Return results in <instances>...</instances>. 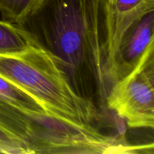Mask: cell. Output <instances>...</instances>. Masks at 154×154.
<instances>
[{"label": "cell", "mask_w": 154, "mask_h": 154, "mask_svg": "<svg viewBox=\"0 0 154 154\" xmlns=\"http://www.w3.org/2000/svg\"><path fill=\"white\" fill-rule=\"evenodd\" d=\"M153 11L137 23L122 40L108 76L110 87L127 76L147 56L154 52Z\"/></svg>", "instance_id": "obj_5"}, {"label": "cell", "mask_w": 154, "mask_h": 154, "mask_svg": "<svg viewBox=\"0 0 154 154\" xmlns=\"http://www.w3.org/2000/svg\"><path fill=\"white\" fill-rule=\"evenodd\" d=\"M43 1H44V0H38V2H37V5H36L35 10V11H34V12H35L36 11H37L38 9V8L40 7V5H42V2H43Z\"/></svg>", "instance_id": "obj_10"}, {"label": "cell", "mask_w": 154, "mask_h": 154, "mask_svg": "<svg viewBox=\"0 0 154 154\" xmlns=\"http://www.w3.org/2000/svg\"><path fill=\"white\" fill-rule=\"evenodd\" d=\"M0 100L4 101L35 120L48 115L35 99L2 77H0Z\"/></svg>", "instance_id": "obj_8"}, {"label": "cell", "mask_w": 154, "mask_h": 154, "mask_svg": "<svg viewBox=\"0 0 154 154\" xmlns=\"http://www.w3.org/2000/svg\"><path fill=\"white\" fill-rule=\"evenodd\" d=\"M26 23L54 56L78 96L106 108L102 0H44Z\"/></svg>", "instance_id": "obj_1"}, {"label": "cell", "mask_w": 154, "mask_h": 154, "mask_svg": "<svg viewBox=\"0 0 154 154\" xmlns=\"http://www.w3.org/2000/svg\"><path fill=\"white\" fill-rule=\"evenodd\" d=\"M0 77L35 99L51 117L84 132H99L94 123L101 111L75 93L54 56L41 44L0 54Z\"/></svg>", "instance_id": "obj_2"}, {"label": "cell", "mask_w": 154, "mask_h": 154, "mask_svg": "<svg viewBox=\"0 0 154 154\" xmlns=\"http://www.w3.org/2000/svg\"><path fill=\"white\" fill-rule=\"evenodd\" d=\"M102 8L108 81L122 40L137 23L149 12L153 11L154 0H102Z\"/></svg>", "instance_id": "obj_4"}, {"label": "cell", "mask_w": 154, "mask_h": 154, "mask_svg": "<svg viewBox=\"0 0 154 154\" xmlns=\"http://www.w3.org/2000/svg\"><path fill=\"white\" fill-rule=\"evenodd\" d=\"M0 153H1V152H0Z\"/></svg>", "instance_id": "obj_11"}, {"label": "cell", "mask_w": 154, "mask_h": 154, "mask_svg": "<svg viewBox=\"0 0 154 154\" xmlns=\"http://www.w3.org/2000/svg\"><path fill=\"white\" fill-rule=\"evenodd\" d=\"M106 108L132 129L154 126V52L127 76L111 85Z\"/></svg>", "instance_id": "obj_3"}, {"label": "cell", "mask_w": 154, "mask_h": 154, "mask_svg": "<svg viewBox=\"0 0 154 154\" xmlns=\"http://www.w3.org/2000/svg\"><path fill=\"white\" fill-rule=\"evenodd\" d=\"M38 0H0V14L3 20L23 26L34 13Z\"/></svg>", "instance_id": "obj_9"}, {"label": "cell", "mask_w": 154, "mask_h": 154, "mask_svg": "<svg viewBox=\"0 0 154 154\" xmlns=\"http://www.w3.org/2000/svg\"><path fill=\"white\" fill-rule=\"evenodd\" d=\"M33 132V122L27 114L0 100V152L28 154L21 142L29 139Z\"/></svg>", "instance_id": "obj_6"}, {"label": "cell", "mask_w": 154, "mask_h": 154, "mask_svg": "<svg viewBox=\"0 0 154 154\" xmlns=\"http://www.w3.org/2000/svg\"><path fill=\"white\" fill-rule=\"evenodd\" d=\"M40 44L34 34L22 26L0 20V54L22 52Z\"/></svg>", "instance_id": "obj_7"}]
</instances>
